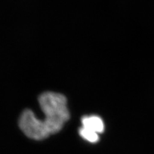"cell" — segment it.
Instances as JSON below:
<instances>
[{
	"label": "cell",
	"mask_w": 154,
	"mask_h": 154,
	"mask_svg": "<svg viewBox=\"0 0 154 154\" xmlns=\"http://www.w3.org/2000/svg\"><path fill=\"white\" fill-rule=\"evenodd\" d=\"M79 135L81 137L84 138L86 141L89 142L91 143H95L99 142L100 139V135L96 134V133L91 132L90 131H88L84 128H80L79 131Z\"/></svg>",
	"instance_id": "obj_3"
},
{
	"label": "cell",
	"mask_w": 154,
	"mask_h": 154,
	"mask_svg": "<svg viewBox=\"0 0 154 154\" xmlns=\"http://www.w3.org/2000/svg\"><path fill=\"white\" fill-rule=\"evenodd\" d=\"M82 128L101 135L105 130L104 121L97 115L85 116L82 119Z\"/></svg>",
	"instance_id": "obj_2"
},
{
	"label": "cell",
	"mask_w": 154,
	"mask_h": 154,
	"mask_svg": "<svg viewBox=\"0 0 154 154\" xmlns=\"http://www.w3.org/2000/svg\"><path fill=\"white\" fill-rule=\"evenodd\" d=\"M38 103L45 118L38 119L32 111L26 109L22 113L19 121L24 134L37 140L60 131L70 116L66 98L62 94L45 92L39 96Z\"/></svg>",
	"instance_id": "obj_1"
}]
</instances>
